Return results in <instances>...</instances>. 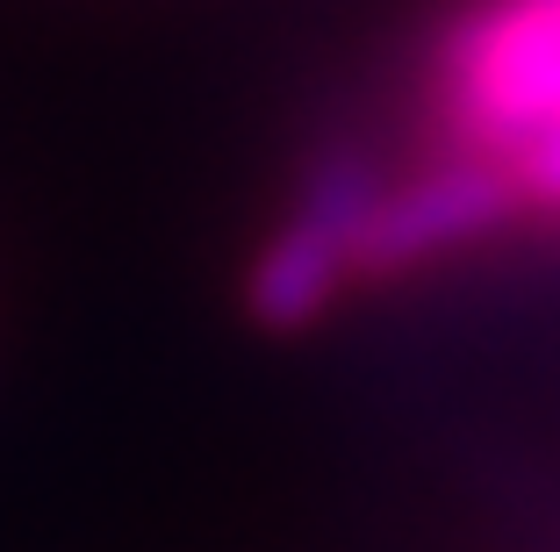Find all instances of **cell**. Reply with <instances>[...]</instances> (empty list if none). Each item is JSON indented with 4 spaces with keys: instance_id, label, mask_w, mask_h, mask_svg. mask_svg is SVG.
Wrapping results in <instances>:
<instances>
[{
    "instance_id": "obj_2",
    "label": "cell",
    "mask_w": 560,
    "mask_h": 552,
    "mask_svg": "<svg viewBox=\"0 0 560 552\" xmlns=\"http://www.w3.org/2000/svg\"><path fill=\"white\" fill-rule=\"evenodd\" d=\"M381 201V165L360 144H330L310 158L288 223L259 244L245 273V316L259 330H302L338 302L346 280H360V230Z\"/></svg>"
},
{
    "instance_id": "obj_1",
    "label": "cell",
    "mask_w": 560,
    "mask_h": 552,
    "mask_svg": "<svg viewBox=\"0 0 560 552\" xmlns=\"http://www.w3.org/2000/svg\"><path fill=\"white\" fill-rule=\"evenodd\" d=\"M445 122L467 151L503 158L560 122V0H481L439 58Z\"/></svg>"
},
{
    "instance_id": "obj_3",
    "label": "cell",
    "mask_w": 560,
    "mask_h": 552,
    "mask_svg": "<svg viewBox=\"0 0 560 552\" xmlns=\"http://www.w3.org/2000/svg\"><path fill=\"white\" fill-rule=\"evenodd\" d=\"M517 209H525L517 179L495 158H481V151H460L453 165H439V173H424V179L381 187L352 266H360V280H396V273H410V266H431V259H445V251H460V244L503 230Z\"/></svg>"
}]
</instances>
